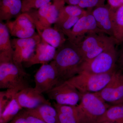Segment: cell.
Returning a JSON list of instances; mask_svg holds the SVG:
<instances>
[{"label":"cell","mask_w":123,"mask_h":123,"mask_svg":"<svg viewBox=\"0 0 123 123\" xmlns=\"http://www.w3.org/2000/svg\"><path fill=\"white\" fill-rule=\"evenodd\" d=\"M111 105L94 93L82 94L80 103L76 106L79 123H98Z\"/></svg>","instance_id":"3957f363"},{"label":"cell","mask_w":123,"mask_h":123,"mask_svg":"<svg viewBox=\"0 0 123 123\" xmlns=\"http://www.w3.org/2000/svg\"><path fill=\"white\" fill-rule=\"evenodd\" d=\"M65 2L64 0H52L49 2L47 13L45 19L38 26L36 27L38 32L51 27L57 21L60 12L64 6Z\"/></svg>","instance_id":"9a60e30c"},{"label":"cell","mask_w":123,"mask_h":123,"mask_svg":"<svg viewBox=\"0 0 123 123\" xmlns=\"http://www.w3.org/2000/svg\"><path fill=\"white\" fill-rule=\"evenodd\" d=\"M120 46H121V47L119 50H118V57L117 65L118 68L123 70V42Z\"/></svg>","instance_id":"d6a6232c"},{"label":"cell","mask_w":123,"mask_h":123,"mask_svg":"<svg viewBox=\"0 0 123 123\" xmlns=\"http://www.w3.org/2000/svg\"><path fill=\"white\" fill-rule=\"evenodd\" d=\"M123 104V98L122 99H120L119 100L118 102H116V103H115L114 104H113V105H114V104Z\"/></svg>","instance_id":"d590c367"},{"label":"cell","mask_w":123,"mask_h":123,"mask_svg":"<svg viewBox=\"0 0 123 123\" xmlns=\"http://www.w3.org/2000/svg\"><path fill=\"white\" fill-rule=\"evenodd\" d=\"M38 33L42 39L56 49L61 47L68 39L62 31L51 27Z\"/></svg>","instance_id":"e0dca14e"},{"label":"cell","mask_w":123,"mask_h":123,"mask_svg":"<svg viewBox=\"0 0 123 123\" xmlns=\"http://www.w3.org/2000/svg\"><path fill=\"white\" fill-rule=\"evenodd\" d=\"M115 45L117 44L114 39L113 37L110 36L107 39L84 55L83 56L84 61H88L92 59Z\"/></svg>","instance_id":"cb8c5ba5"},{"label":"cell","mask_w":123,"mask_h":123,"mask_svg":"<svg viewBox=\"0 0 123 123\" xmlns=\"http://www.w3.org/2000/svg\"><path fill=\"white\" fill-rule=\"evenodd\" d=\"M34 88L40 93H46L60 84L57 70L54 62L43 64L34 76Z\"/></svg>","instance_id":"52a82bcc"},{"label":"cell","mask_w":123,"mask_h":123,"mask_svg":"<svg viewBox=\"0 0 123 123\" xmlns=\"http://www.w3.org/2000/svg\"><path fill=\"white\" fill-rule=\"evenodd\" d=\"M30 75L14 62L12 57L0 58V88L19 91L30 87Z\"/></svg>","instance_id":"7a4b0ae2"},{"label":"cell","mask_w":123,"mask_h":123,"mask_svg":"<svg viewBox=\"0 0 123 123\" xmlns=\"http://www.w3.org/2000/svg\"><path fill=\"white\" fill-rule=\"evenodd\" d=\"M104 122L123 123V104L111 105L100 119L98 123Z\"/></svg>","instance_id":"44dd1931"},{"label":"cell","mask_w":123,"mask_h":123,"mask_svg":"<svg viewBox=\"0 0 123 123\" xmlns=\"http://www.w3.org/2000/svg\"><path fill=\"white\" fill-rule=\"evenodd\" d=\"M91 12L98 27L103 32L113 37V10L107 4L92 9Z\"/></svg>","instance_id":"4fadbf2b"},{"label":"cell","mask_w":123,"mask_h":123,"mask_svg":"<svg viewBox=\"0 0 123 123\" xmlns=\"http://www.w3.org/2000/svg\"><path fill=\"white\" fill-rule=\"evenodd\" d=\"M65 3L70 5L78 6L81 0H64Z\"/></svg>","instance_id":"e575fe53"},{"label":"cell","mask_w":123,"mask_h":123,"mask_svg":"<svg viewBox=\"0 0 123 123\" xmlns=\"http://www.w3.org/2000/svg\"><path fill=\"white\" fill-rule=\"evenodd\" d=\"M18 91L14 89H6L0 92V115L11 102Z\"/></svg>","instance_id":"f1b7e54d"},{"label":"cell","mask_w":123,"mask_h":123,"mask_svg":"<svg viewBox=\"0 0 123 123\" xmlns=\"http://www.w3.org/2000/svg\"><path fill=\"white\" fill-rule=\"evenodd\" d=\"M116 46H112L90 60L84 61L81 72L102 74L114 71L118 67V52Z\"/></svg>","instance_id":"277c9868"},{"label":"cell","mask_w":123,"mask_h":123,"mask_svg":"<svg viewBox=\"0 0 123 123\" xmlns=\"http://www.w3.org/2000/svg\"><path fill=\"white\" fill-rule=\"evenodd\" d=\"M53 106L57 110L60 123H79L76 106L60 105L54 102Z\"/></svg>","instance_id":"d6986e66"},{"label":"cell","mask_w":123,"mask_h":123,"mask_svg":"<svg viewBox=\"0 0 123 123\" xmlns=\"http://www.w3.org/2000/svg\"><path fill=\"white\" fill-rule=\"evenodd\" d=\"M109 123V122H102V123Z\"/></svg>","instance_id":"8d00e7d4"},{"label":"cell","mask_w":123,"mask_h":123,"mask_svg":"<svg viewBox=\"0 0 123 123\" xmlns=\"http://www.w3.org/2000/svg\"><path fill=\"white\" fill-rule=\"evenodd\" d=\"M56 49L42 39L36 46L35 52L28 61L24 63L25 67H31L37 64H47L53 60Z\"/></svg>","instance_id":"5bb4252c"},{"label":"cell","mask_w":123,"mask_h":123,"mask_svg":"<svg viewBox=\"0 0 123 123\" xmlns=\"http://www.w3.org/2000/svg\"><path fill=\"white\" fill-rule=\"evenodd\" d=\"M42 38L39 34L27 38L13 39L11 40L14 50L13 61L20 68H23V63L29 60L35 52L36 46Z\"/></svg>","instance_id":"8992f818"},{"label":"cell","mask_w":123,"mask_h":123,"mask_svg":"<svg viewBox=\"0 0 123 123\" xmlns=\"http://www.w3.org/2000/svg\"><path fill=\"white\" fill-rule=\"evenodd\" d=\"M92 9H86L87 13L78 21L68 37L70 42L76 45H78L89 34L103 32L97 26L91 12Z\"/></svg>","instance_id":"9c48e42d"},{"label":"cell","mask_w":123,"mask_h":123,"mask_svg":"<svg viewBox=\"0 0 123 123\" xmlns=\"http://www.w3.org/2000/svg\"><path fill=\"white\" fill-rule=\"evenodd\" d=\"M29 110L46 123H60L57 110L51 104H44Z\"/></svg>","instance_id":"ac0fdd59"},{"label":"cell","mask_w":123,"mask_h":123,"mask_svg":"<svg viewBox=\"0 0 123 123\" xmlns=\"http://www.w3.org/2000/svg\"><path fill=\"white\" fill-rule=\"evenodd\" d=\"M110 37V36L103 32L92 33L86 36L82 41L77 46L83 57L86 53L91 50Z\"/></svg>","instance_id":"2e32d148"},{"label":"cell","mask_w":123,"mask_h":123,"mask_svg":"<svg viewBox=\"0 0 123 123\" xmlns=\"http://www.w3.org/2000/svg\"><path fill=\"white\" fill-rule=\"evenodd\" d=\"M108 5L112 10H115L123 5V0H106Z\"/></svg>","instance_id":"1f68e13d"},{"label":"cell","mask_w":123,"mask_h":123,"mask_svg":"<svg viewBox=\"0 0 123 123\" xmlns=\"http://www.w3.org/2000/svg\"><path fill=\"white\" fill-rule=\"evenodd\" d=\"M9 31L6 24L0 23V54L13 55L14 50L10 39Z\"/></svg>","instance_id":"7402d4cb"},{"label":"cell","mask_w":123,"mask_h":123,"mask_svg":"<svg viewBox=\"0 0 123 123\" xmlns=\"http://www.w3.org/2000/svg\"><path fill=\"white\" fill-rule=\"evenodd\" d=\"M113 36L117 46L123 42V5L113 10Z\"/></svg>","instance_id":"ffe728a7"},{"label":"cell","mask_w":123,"mask_h":123,"mask_svg":"<svg viewBox=\"0 0 123 123\" xmlns=\"http://www.w3.org/2000/svg\"><path fill=\"white\" fill-rule=\"evenodd\" d=\"M106 0H81L78 6L82 8L93 9L105 4Z\"/></svg>","instance_id":"4dcf8cb0"},{"label":"cell","mask_w":123,"mask_h":123,"mask_svg":"<svg viewBox=\"0 0 123 123\" xmlns=\"http://www.w3.org/2000/svg\"><path fill=\"white\" fill-rule=\"evenodd\" d=\"M115 70L102 74H90L81 72L66 81L75 86L82 94L97 93L105 87Z\"/></svg>","instance_id":"5b68a950"},{"label":"cell","mask_w":123,"mask_h":123,"mask_svg":"<svg viewBox=\"0 0 123 123\" xmlns=\"http://www.w3.org/2000/svg\"><path fill=\"white\" fill-rule=\"evenodd\" d=\"M52 0H22V12H28L31 9L37 10Z\"/></svg>","instance_id":"f546056e"},{"label":"cell","mask_w":123,"mask_h":123,"mask_svg":"<svg viewBox=\"0 0 123 123\" xmlns=\"http://www.w3.org/2000/svg\"><path fill=\"white\" fill-rule=\"evenodd\" d=\"M46 94L50 99L58 104L70 106L77 105L82 94L67 81L57 85Z\"/></svg>","instance_id":"ba28073f"},{"label":"cell","mask_w":123,"mask_h":123,"mask_svg":"<svg viewBox=\"0 0 123 123\" xmlns=\"http://www.w3.org/2000/svg\"><path fill=\"white\" fill-rule=\"evenodd\" d=\"M15 99L23 109L33 110L44 104H51L43 94L34 88L29 87L18 91L15 95Z\"/></svg>","instance_id":"7c38bea8"},{"label":"cell","mask_w":123,"mask_h":123,"mask_svg":"<svg viewBox=\"0 0 123 123\" xmlns=\"http://www.w3.org/2000/svg\"><path fill=\"white\" fill-rule=\"evenodd\" d=\"M82 16H75L68 18L61 22L55 23L54 27L61 31L68 37L73 27Z\"/></svg>","instance_id":"83f0119b"},{"label":"cell","mask_w":123,"mask_h":123,"mask_svg":"<svg viewBox=\"0 0 123 123\" xmlns=\"http://www.w3.org/2000/svg\"><path fill=\"white\" fill-rule=\"evenodd\" d=\"M9 123H46L29 110H22Z\"/></svg>","instance_id":"484cf974"},{"label":"cell","mask_w":123,"mask_h":123,"mask_svg":"<svg viewBox=\"0 0 123 123\" xmlns=\"http://www.w3.org/2000/svg\"><path fill=\"white\" fill-rule=\"evenodd\" d=\"M12 36L18 38H27L37 34L36 26L32 17L28 12L22 13L13 21L6 23Z\"/></svg>","instance_id":"8fae6325"},{"label":"cell","mask_w":123,"mask_h":123,"mask_svg":"<svg viewBox=\"0 0 123 123\" xmlns=\"http://www.w3.org/2000/svg\"><path fill=\"white\" fill-rule=\"evenodd\" d=\"M22 0H18L12 5L0 12V21H10L17 15H20L22 9Z\"/></svg>","instance_id":"4316f807"},{"label":"cell","mask_w":123,"mask_h":123,"mask_svg":"<svg viewBox=\"0 0 123 123\" xmlns=\"http://www.w3.org/2000/svg\"><path fill=\"white\" fill-rule=\"evenodd\" d=\"M15 95L2 114L0 115V123H9L22 110L15 99Z\"/></svg>","instance_id":"603a6c76"},{"label":"cell","mask_w":123,"mask_h":123,"mask_svg":"<svg viewBox=\"0 0 123 123\" xmlns=\"http://www.w3.org/2000/svg\"><path fill=\"white\" fill-rule=\"evenodd\" d=\"M53 61L57 70L60 84L80 72L84 62L77 46L68 39L61 47L56 49Z\"/></svg>","instance_id":"6da1fadb"},{"label":"cell","mask_w":123,"mask_h":123,"mask_svg":"<svg viewBox=\"0 0 123 123\" xmlns=\"http://www.w3.org/2000/svg\"><path fill=\"white\" fill-rule=\"evenodd\" d=\"M103 101L113 105L123 98V70L117 68L105 87L94 93Z\"/></svg>","instance_id":"30bf717a"},{"label":"cell","mask_w":123,"mask_h":123,"mask_svg":"<svg viewBox=\"0 0 123 123\" xmlns=\"http://www.w3.org/2000/svg\"><path fill=\"white\" fill-rule=\"evenodd\" d=\"M87 12V10L82 8L78 6H65L61 11L55 23L61 22L70 17L83 16Z\"/></svg>","instance_id":"d4e9b609"},{"label":"cell","mask_w":123,"mask_h":123,"mask_svg":"<svg viewBox=\"0 0 123 123\" xmlns=\"http://www.w3.org/2000/svg\"><path fill=\"white\" fill-rule=\"evenodd\" d=\"M18 0H0V12L4 10Z\"/></svg>","instance_id":"836d02e7"}]
</instances>
